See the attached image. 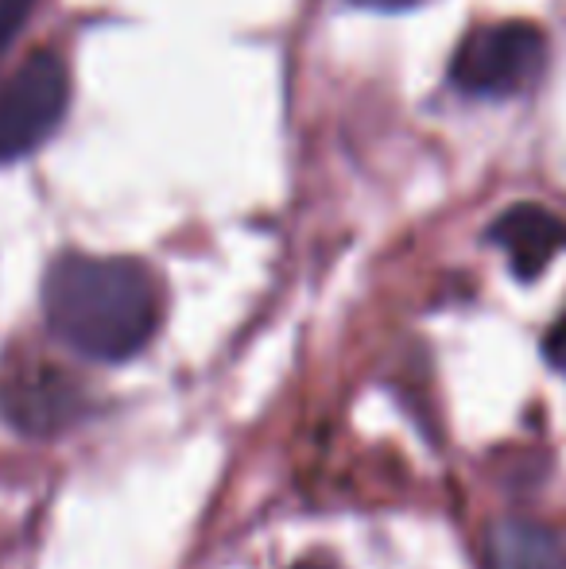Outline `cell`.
<instances>
[{
    "mask_svg": "<svg viewBox=\"0 0 566 569\" xmlns=\"http://www.w3.org/2000/svg\"><path fill=\"white\" fill-rule=\"evenodd\" d=\"M547 357H552L559 368H566V318L552 330V338H547Z\"/></svg>",
    "mask_w": 566,
    "mask_h": 569,
    "instance_id": "8",
    "label": "cell"
},
{
    "mask_svg": "<svg viewBox=\"0 0 566 569\" xmlns=\"http://www.w3.org/2000/svg\"><path fill=\"white\" fill-rule=\"evenodd\" d=\"M31 8H36V0H0V54L16 43V36H20L23 23H28Z\"/></svg>",
    "mask_w": 566,
    "mask_h": 569,
    "instance_id": "7",
    "label": "cell"
},
{
    "mask_svg": "<svg viewBox=\"0 0 566 569\" xmlns=\"http://www.w3.org/2000/svg\"><path fill=\"white\" fill-rule=\"evenodd\" d=\"M357 8H377V12H396V8H411L416 0H349Z\"/></svg>",
    "mask_w": 566,
    "mask_h": 569,
    "instance_id": "9",
    "label": "cell"
},
{
    "mask_svg": "<svg viewBox=\"0 0 566 569\" xmlns=\"http://www.w3.org/2000/svg\"><path fill=\"white\" fill-rule=\"evenodd\" d=\"M86 415V391L62 368L31 360L0 376V419L28 438H54Z\"/></svg>",
    "mask_w": 566,
    "mask_h": 569,
    "instance_id": "4",
    "label": "cell"
},
{
    "mask_svg": "<svg viewBox=\"0 0 566 569\" xmlns=\"http://www.w3.org/2000/svg\"><path fill=\"white\" fill-rule=\"evenodd\" d=\"M485 569H566V535L536 519L508 516L481 539Z\"/></svg>",
    "mask_w": 566,
    "mask_h": 569,
    "instance_id": "6",
    "label": "cell"
},
{
    "mask_svg": "<svg viewBox=\"0 0 566 569\" xmlns=\"http://www.w3.org/2000/svg\"><path fill=\"white\" fill-rule=\"evenodd\" d=\"M547 36L528 20L481 23L458 43L450 86L466 98H508L544 70Z\"/></svg>",
    "mask_w": 566,
    "mask_h": 569,
    "instance_id": "2",
    "label": "cell"
},
{
    "mask_svg": "<svg viewBox=\"0 0 566 569\" xmlns=\"http://www.w3.org/2000/svg\"><path fill=\"white\" fill-rule=\"evenodd\" d=\"M70 106L67 62L54 51H36L0 86V163L36 151Z\"/></svg>",
    "mask_w": 566,
    "mask_h": 569,
    "instance_id": "3",
    "label": "cell"
},
{
    "mask_svg": "<svg viewBox=\"0 0 566 569\" xmlns=\"http://www.w3.org/2000/svg\"><path fill=\"white\" fill-rule=\"evenodd\" d=\"M163 295L140 260L62 252L43 276L47 330L90 360H129L156 338Z\"/></svg>",
    "mask_w": 566,
    "mask_h": 569,
    "instance_id": "1",
    "label": "cell"
},
{
    "mask_svg": "<svg viewBox=\"0 0 566 569\" xmlns=\"http://www.w3.org/2000/svg\"><path fill=\"white\" fill-rule=\"evenodd\" d=\"M295 569H330V566H315V562H307V566H295Z\"/></svg>",
    "mask_w": 566,
    "mask_h": 569,
    "instance_id": "10",
    "label": "cell"
},
{
    "mask_svg": "<svg viewBox=\"0 0 566 569\" xmlns=\"http://www.w3.org/2000/svg\"><path fill=\"white\" fill-rule=\"evenodd\" d=\"M489 240L497 248H505L513 271L520 279H536L547 263L566 248V221L555 218L544 206L520 202L513 210H505L489 226Z\"/></svg>",
    "mask_w": 566,
    "mask_h": 569,
    "instance_id": "5",
    "label": "cell"
}]
</instances>
